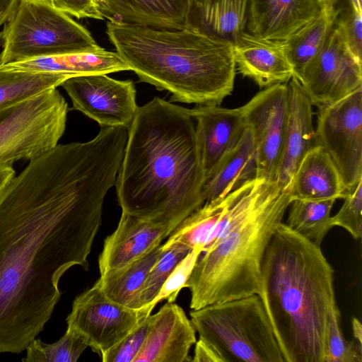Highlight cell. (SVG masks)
Instances as JSON below:
<instances>
[{"mask_svg": "<svg viewBox=\"0 0 362 362\" xmlns=\"http://www.w3.org/2000/svg\"><path fill=\"white\" fill-rule=\"evenodd\" d=\"M172 230L163 223L124 211L115 231L104 240L98 257L100 274L119 269L160 245Z\"/></svg>", "mask_w": 362, "mask_h": 362, "instance_id": "e0dca14e", "label": "cell"}, {"mask_svg": "<svg viewBox=\"0 0 362 362\" xmlns=\"http://www.w3.org/2000/svg\"><path fill=\"white\" fill-rule=\"evenodd\" d=\"M201 254H202L201 250H191L176 265L151 303L150 305L151 310H153L156 305L163 300L175 301L181 289L185 288Z\"/></svg>", "mask_w": 362, "mask_h": 362, "instance_id": "836d02e7", "label": "cell"}, {"mask_svg": "<svg viewBox=\"0 0 362 362\" xmlns=\"http://www.w3.org/2000/svg\"><path fill=\"white\" fill-rule=\"evenodd\" d=\"M338 17L344 12L352 8L349 0H328ZM337 17V18H338Z\"/></svg>", "mask_w": 362, "mask_h": 362, "instance_id": "60d3db41", "label": "cell"}, {"mask_svg": "<svg viewBox=\"0 0 362 362\" xmlns=\"http://www.w3.org/2000/svg\"><path fill=\"white\" fill-rule=\"evenodd\" d=\"M88 346L86 340L75 332L66 329L57 341L46 344L34 339L27 346L24 362H76Z\"/></svg>", "mask_w": 362, "mask_h": 362, "instance_id": "f546056e", "label": "cell"}, {"mask_svg": "<svg viewBox=\"0 0 362 362\" xmlns=\"http://www.w3.org/2000/svg\"><path fill=\"white\" fill-rule=\"evenodd\" d=\"M69 78L63 74L0 65V109L55 88Z\"/></svg>", "mask_w": 362, "mask_h": 362, "instance_id": "484cf974", "label": "cell"}, {"mask_svg": "<svg viewBox=\"0 0 362 362\" xmlns=\"http://www.w3.org/2000/svg\"><path fill=\"white\" fill-rule=\"evenodd\" d=\"M329 11L336 13L328 0H250L247 31L285 42Z\"/></svg>", "mask_w": 362, "mask_h": 362, "instance_id": "5bb4252c", "label": "cell"}, {"mask_svg": "<svg viewBox=\"0 0 362 362\" xmlns=\"http://www.w3.org/2000/svg\"><path fill=\"white\" fill-rule=\"evenodd\" d=\"M354 11L362 13L361 0H349Z\"/></svg>", "mask_w": 362, "mask_h": 362, "instance_id": "7bdbcfd3", "label": "cell"}, {"mask_svg": "<svg viewBox=\"0 0 362 362\" xmlns=\"http://www.w3.org/2000/svg\"><path fill=\"white\" fill-rule=\"evenodd\" d=\"M250 0H187L184 28L233 44L247 32Z\"/></svg>", "mask_w": 362, "mask_h": 362, "instance_id": "ffe728a7", "label": "cell"}, {"mask_svg": "<svg viewBox=\"0 0 362 362\" xmlns=\"http://www.w3.org/2000/svg\"><path fill=\"white\" fill-rule=\"evenodd\" d=\"M189 112L197 122L196 136L206 180L238 141L246 124L241 107L197 105Z\"/></svg>", "mask_w": 362, "mask_h": 362, "instance_id": "2e32d148", "label": "cell"}, {"mask_svg": "<svg viewBox=\"0 0 362 362\" xmlns=\"http://www.w3.org/2000/svg\"><path fill=\"white\" fill-rule=\"evenodd\" d=\"M362 62L347 47L337 21L299 81L313 105L335 103L362 87Z\"/></svg>", "mask_w": 362, "mask_h": 362, "instance_id": "8fae6325", "label": "cell"}, {"mask_svg": "<svg viewBox=\"0 0 362 362\" xmlns=\"http://www.w3.org/2000/svg\"><path fill=\"white\" fill-rule=\"evenodd\" d=\"M291 201V187L259 177L231 192L185 286L192 310L259 293L265 251Z\"/></svg>", "mask_w": 362, "mask_h": 362, "instance_id": "277c9868", "label": "cell"}, {"mask_svg": "<svg viewBox=\"0 0 362 362\" xmlns=\"http://www.w3.org/2000/svg\"><path fill=\"white\" fill-rule=\"evenodd\" d=\"M345 187L325 150L319 144L309 149L294 173L291 198L312 200L343 199Z\"/></svg>", "mask_w": 362, "mask_h": 362, "instance_id": "44dd1931", "label": "cell"}, {"mask_svg": "<svg viewBox=\"0 0 362 362\" xmlns=\"http://www.w3.org/2000/svg\"><path fill=\"white\" fill-rule=\"evenodd\" d=\"M335 201L293 199L285 223L302 237L321 246L324 238L333 227L330 213Z\"/></svg>", "mask_w": 362, "mask_h": 362, "instance_id": "f1b7e54d", "label": "cell"}, {"mask_svg": "<svg viewBox=\"0 0 362 362\" xmlns=\"http://www.w3.org/2000/svg\"><path fill=\"white\" fill-rule=\"evenodd\" d=\"M288 86V117L276 182L282 187L291 188L298 163L317 142L313 127V105L310 98L296 77L289 81Z\"/></svg>", "mask_w": 362, "mask_h": 362, "instance_id": "ac0fdd59", "label": "cell"}, {"mask_svg": "<svg viewBox=\"0 0 362 362\" xmlns=\"http://www.w3.org/2000/svg\"><path fill=\"white\" fill-rule=\"evenodd\" d=\"M61 86L74 108L95 120L100 127L131 126L138 111L132 81H119L105 74L73 76Z\"/></svg>", "mask_w": 362, "mask_h": 362, "instance_id": "4fadbf2b", "label": "cell"}, {"mask_svg": "<svg viewBox=\"0 0 362 362\" xmlns=\"http://www.w3.org/2000/svg\"><path fill=\"white\" fill-rule=\"evenodd\" d=\"M8 65L33 71L63 74L70 77L129 70L117 52L107 51L102 47L93 52L40 57Z\"/></svg>", "mask_w": 362, "mask_h": 362, "instance_id": "cb8c5ba5", "label": "cell"}, {"mask_svg": "<svg viewBox=\"0 0 362 362\" xmlns=\"http://www.w3.org/2000/svg\"><path fill=\"white\" fill-rule=\"evenodd\" d=\"M352 329L354 339L362 344V326L360 320L356 317L352 319Z\"/></svg>", "mask_w": 362, "mask_h": 362, "instance_id": "b9f144b4", "label": "cell"}, {"mask_svg": "<svg viewBox=\"0 0 362 362\" xmlns=\"http://www.w3.org/2000/svg\"><path fill=\"white\" fill-rule=\"evenodd\" d=\"M189 315L199 338L223 362H284L258 294L209 304Z\"/></svg>", "mask_w": 362, "mask_h": 362, "instance_id": "8992f818", "label": "cell"}, {"mask_svg": "<svg viewBox=\"0 0 362 362\" xmlns=\"http://www.w3.org/2000/svg\"><path fill=\"white\" fill-rule=\"evenodd\" d=\"M193 362H223L215 349L205 341L199 339L195 342Z\"/></svg>", "mask_w": 362, "mask_h": 362, "instance_id": "74e56055", "label": "cell"}, {"mask_svg": "<svg viewBox=\"0 0 362 362\" xmlns=\"http://www.w3.org/2000/svg\"><path fill=\"white\" fill-rule=\"evenodd\" d=\"M116 52L140 81L171 94L170 102L220 105L234 88L233 43L182 29L108 21Z\"/></svg>", "mask_w": 362, "mask_h": 362, "instance_id": "5b68a950", "label": "cell"}, {"mask_svg": "<svg viewBox=\"0 0 362 362\" xmlns=\"http://www.w3.org/2000/svg\"><path fill=\"white\" fill-rule=\"evenodd\" d=\"M18 1V0H0V28L11 17Z\"/></svg>", "mask_w": 362, "mask_h": 362, "instance_id": "f35d334b", "label": "cell"}, {"mask_svg": "<svg viewBox=\"0 0 362 362\" xmlns=\"http://www.w3.org/2000/svg\"><path fill=\"white\" fill-rule=\"evenodd\" d=\"M120 153L107 141L58 144L0 193V353L20 354L44 329L71 267L88 269Z\"/></svg>", "mask_w": 362, "mask_h": 362, "instance_id": "6da1fadb", "label": "cell"}, {"mask_svg": "<svg viewBox=\"0 0 362 362\" xmlns=\"http://www.w3.org/2000/svg\"><path fill=\"white\" fill-rule=\"evenodd\" d=\"M341 314L337 305L329 317L325 362H362V344L346 340L340 327Z\"/></svg>", "mask_w": 362, "mask_h": 362, "instance_id": "1f68e13d", "label": "cell"}, {"mask_svg": "<svg viewBox=\"0 0 362 362\" xmlns=\"http://www.w3.org/2000/svg\"><path fill=\"white\" fill-rule=\"evenodd\" d=\"M108 298L98 284L76 297L66 318L67 329L82 336L93 351L102 356L151 314Z\"/></svg>", "mask_w": 362, "mask_h": 362, "instance_id": "30bf717a", "label": "cell"}, {"mask_svg": "<svg viewBox=\"0 0 362 362\" xmlns=\"http://www.w3.org/2000/svg\"><path fill=\"white\" fill-rule=\"evenodd\" d=\"M230 198L231 192L224 198L204 202L172 230L166 241L179 243L190 250L199 249L203 252Z\"/></svg>", "mask_w": 362, "mask_h": 362, "instance_id": "83f0119b", "label": "cell"}, {"mask_svg": "<svg viewBox=\"0 0 362 362\" xmlns=\"http://www.w3.org/2000/svg\"><path fill=\"white\" fill-rule=\"evenodd\" d=\"M287 83L264 88L241 106L245 123L252 132L257 177L276 181L288 112Z\"/></svg>", "mask_w": 362, "mask_h": 362, "instance_id": "7c38bea8", "label": "cell"}, {"mask_svg": "<svg viewBox=\"0 0 362 362\" xmlns=\"http://www.w3.org/2000/svg\"><path fill=\"white\" fill-rule=\"evenodd\" d=\"M204 181L189 109L158 97L139 107L115 184L122 211L173 230L204 204Z\"/></svg>", "mask_w": 362, "mask_h": 362, "instance_id": "7a4b0ae2", "label": "cell"}, {"mask_svg": "<svg viewBox=\"0 0 362 362\" xmlns=\"http://www.w3.org/2000/svg\"><path fill=\"white\" fill-rule=\"evenodd\" d=\"M258 295L284 362H325L337 303L334 269L321 247L281 223L262 259Z\"/></svg>", "mask_w": 362, "mask_h": 362, "instance_id": "3957f363", "label": "cell"}, {"mask_svg": "<svg viewBox=\"0 0 362 362\" xmlns=\"http://www.w3.org/2000/svg\"><path fill=\"white\" fill-rule=\"evenodd\" d=\"M348 48L355 58L362 62V13L351 8L337 19Z\"/></svg>", "mask_w": 362, "mask_h": 362, "instance_id": "d590c367", "label": "cell"}, {"mask_svg": "<svg viewBox=\"0 0 362 362\" xmlns=\"http://www.w3.org/2000/svg\"><path fill=\"white\" fill-rule=\"evenodd\" d=\"M163 252V243L131 263L100 274L96 283L110 300L139 310V297L148 274Z\"/></svg>", "mask_w": 362, "mask_h": 362, "instance_id": "d4e9b609", "label": "cell"}, {"mask_svg": "<svg viewBox=\"0 0 362 362\" xmlns=\"http://www.w3.org/2000/svg\"><path fill=\"white\" fill-rule=\"evenodd\" d=\"M233 49L236 70L260 88L287 83L294 77L283 42L262 39L245 32L236 38Z\"/></svg>", "mask_w": 362, "mask_h": 362, "instance_id": "d6986e66", "label": "cell"}, {"mask_svg": "<svg viewBox=\"0 0 362 362\" xmlns=\"http://www.w3.org/2000/svg\"><path fill=\"white\" fill-rule=\"evenodd\" d=\"M317 122V144L331 158L346 192L354 189L362 180V87L318 107Z\"/></svg>", "mask_w": 362, "mask_h": 362, "instance_id": "9c48e42d", "label": "cell"}, {"mask_svg": "<svg viewBox=\"0 0 362 362\" xmlns=\"http://www.w3.org/2000/svg\"><path fill=\"white\" fill-rule=\"evenodd\" d=\"M191 250L179 243L165 241L163 252L151 268L144 282L140 297V308H148L160 291L163 284L176 267Z\"/></svg>", "mask_w": 362, "mask_h": 362, "instance_id": "4dcf8cb0", "label": "cell"}, {"mask_svg": "<svg viewBox=\"0 0 362 362\" xmlns=\"http://www.w3.org/2000/svg\"><path fill=\"white\" fill-rule=\"evenodd\" d=\"M257 177L253 137L246 127L236 144L220 160L205 180L202 197L206 202L226 197Z\"/></svg>", "mask_w": 362, "mask_h": 362, "instance_id": "7402d4cb", "label": "cell"}, {"mask_svg": "<svg viewBox=\"0 0 362 362\" xmlns=\"http://www.w3.org/2000/svg\"><path fill=\"white\" fill-rule=\"evenodd\" d=\"M15 174L12 166H0V193L15 176Z\"/></svg>", "mask_w": 362, "mask_h": 362, "instance_id": "ab89813d", "label": "cell"}, {"mask_svg": "<svg viewBox=\"0 0 362 362\" xmlns=\"http://www.w3.org/2000/svg\"><path fill=\"white\" fill-rule=\"evenodd\" d=\"M0 39V65L101 48L84 26L49 0H18Z\"/></svg>", "mask_w": 362, "mask_h": 362, "instance_id": "52a82bcc", "label": "cell"}, {"mask_svg": "<svg viewBox=\"0 0 362 362\" xmlns=\"http://www.w3.org/2000/svg\"><path fill=\"white\" fill-rule=\"evenodd\" d=\"M337 19V13L329 11L283 42L286 54L293 69L294 77L298 81L324 46Z\"/></svg>", "mask_w": 362, "mask_h": 362, "instance_id": "4316f807", "label": "cell"}, {"mask_svg": "<svg viewBox=\"0 0 362 362\" xmlns=\"http://www.w3.org/2000/svg\"><path fill=\"white\" fill-rule=\"evenodd\" d=\"M105 18L158 28L182 29L187 0H105Z\"/></svg>", "mask_w": 362, "mask_h": 362, "instance_id": "603a6c76", "label": "cell"}, {"mask_svg": "<svg viewBox=\"0 0 362 362\" xmlns=\"http://www.w3.org/2000/svg\"><path fill=\"white\" fill-rule=\"evenodd\" d=\"M68 105L55 88L0 109V166L32 160L58 145Z\"/></svg>", "mask_w": 362, "mask_h": 362, "instance_id": "ba28073f", "label": "cell"}, {"mask_svg": "<svg viewBox=\"0 0 362 362\" xmlns=\"http://www.w3.org/2000/svg\"><path fill=\"white\" fill-rule=\"evenodd\" d=\"M57 9L77 18L103 20L105 0H49Z\"/></svg>", "mask_w": 362, "mask_h": 362, "instance_id": "8d00e7d4", "label": "cell"}, {"mask_svg": "<svg viewBox=\"0 0 362 362\" xmlns=\"http://www.w3.org/2000/svg\"><path fill=\"white\" fill-rule=\"evenodd\" d=\"M343 199L339 211L331 217L332 226L343 228L358 240L362 235V180L346 192Z\"/></svg>", "mask_w": 362, "mask_h": 362, "instance_id": "d6a6232c", "label": "cell"}, {"mask_svg": "<svg viewBox=\"0 0 362 362\" xmlns=\"http://www.w3.org/2000/svg\"><path fill=\"white\" fill-rule=\"evenodd\" d=\"M196 330L183 309L167 302L150 315L148 331L134 362L192 361L190 349L197 341Z\"/></svg>", "mask_w": 362, "mask_h": 362, "instance_id": "9a60e30c", "label": "cell"}, {"mask_svg": "<svg viewBox=\"0 0 362 362\" xmlns=\"http://www.w3.org/2000/svg\"><path fill=\"white\" fill-rule=\"evenodd\" d=\"M150 315L100 356L101 360L103 362H134L145 341L149 327Z\"/></svg>", "mask_w": 362, "mask_h": 362, "instance_id": "e575fe53", "label": "cell"}]
</instances>
